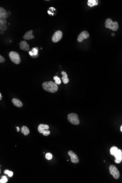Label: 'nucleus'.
<instances>
[{
	"mask_svg": "<svg viewBox=\"0 0 122 183\" xmlns=\"http://www.w3.org/2000/svg\"><path fill=\"white\" fill-rule=\"evenodd\" d=\"M68 121L73 125H78L80 124V121L77 114L75 113H71L68 114L67 116Z\"/></svg>",
	"mask_w": 122,
	"mask_h": 183,
	"instance_id": "5",
	"label": "nucleus"
},
{
	"mask_svg": "<svg viewBox=\"0 0 122 183\" xmlns=\"http://www.w3.org/2000/svg\"><path fill=\"white\" fill-rule=\"evenodd\" d=\"M4 173L5 174H8V176H9V177H12V176H13V173L12 172L8 170H5L4 172Z\"/></svg>",
	"mask_w": 122,
	"mask_h": 183,
	"instance_id": "21",
	"label": "nucleus"
},
{
	"mask_svg": "<svg viewBox=\"0 0 122 183\" xmlns=\"http://www.w3.org/2000/svg\"><path fill=\"white\" fill-rule=\"evenodd\" d=\"M68 154L70 157V160L72 163L75 164L79 163V160L77 155H76V154L72 150H70L68 152Z\"/></svg>",
	"mask_w": 122,
	"mask_h": 183,
	"instance_id": "9",
	"label": "nucleus"
},
{
	"mask_svg": "<svg viewBox=\"0 0 122 183\" xmlns=\"http://www.w3.org/2000/svg\"><path fill=\"white\" fill-rule=\"evenodd\" d=\"M2 178L0 180V183H5L7 182L8 181V179H7V177L5 176H2Z\"/></svg>",
	"mask_w": 122,
	"mask_h": 183,
	"instance_id": "22",
	"label": "nucleus"
},
{
	"mask_svg": "<svg viewBox=\"0 0 122 183\" xmlns=\"http://www.w3.org/2000/svg\"><path fill=\"white\" fill-rule=\"evenodd\" d=\"M7 28V26L5 24L0 23V30L1 31L6 30Z\"/></svg>",
	"mask_w": 122,
	"mask_h": 183,
	"instance_id": "20",
	"label": "nucleus"
},
{
	"mask_svg": "<svg viewBox=\"0 0 122 183\" xmlns=\"http://www.w3.org/2000/svg\"><path fill=\"white\" fill-rule=\"evenodd\" d=\"M21 130L22 133L24 134V136H27L30 133L29 129L27 127L25 126H23L22 127Z\"/></svg>",
	"mask_w": 122,
	"mask_h": 183,
	"instance_id": "16",
	"label": "nucleus"
},
{
	"mask_svg": "<svg viewBox=\"0 0 122 183\" xmlns=\"http://www.w3.org/2000/svg\"><path fill=\"white\" fill-rule=\"evenodd\" d=\"M37 48H33L31 51L33 52L34 55L33 56H31L34 58H38L39 56V54H38V50Z\"/></svg>",
	"mask_w": 122,
	"mask_h": 183,
	"instance_id": "18",
	"label": "nucleus"
},
{
	"mask_svg": "<svg viewBox=\"0 0 122 183\" xmlns=\"http://www.w3.org/2000/svg\"><path fill=\"white\" fill-rule=\"evenodd\" d=\"M89 33L87 31H84L80 33L78 37L77 41L79 42H81L84 39L89 38Z\"/></svg>",
	"mask_w": 122,
	"mask_h": 183,
	"instance_id": "8",
	"label": "nucleus"
},
{
	"mask_svg": "<svg viewBox=\"0 0 122 183\" xmlns=\"http://www.w3.org/2000/svg\"><path fill=\"white\" fill-rule=\"evenodd\" d=\"M9 56L11 60L16 64H18L20 62V57L18 53L15 51H11L10 52Z\"/></svg>",
	"mask_w": 122,
	"mask_h": 183,
	"instance_id": "4",
	"label": "nucleus"
},
{
	"mask_svg": "<svg viewBox=\"0 0 122 183\" xmlns=\"http://www.w3.org/2000/svg\"><path fill=\"white\" fill-rule=\"evenodd\" d=\"M16 128H17V129H18V130H17V131L19 132V131H20V129H19V128L18 127H16Z\"/></svg>",
	"mask_w": 122,
	"mask_h": 183,
	"instance_id": "30",
	"label": "nucleus"
},
{
	"mask_svg": "<svg viewBox=\"0 0 122 183\" xmlns=\"http://www.w3.org/2000/svg\"><path fill=\"white\" fill-rule=\"evenodd\" d=\"M110 154L112 156H114L115 160V162L116 164H119L122 161V151L119 149L116 146H113L110 150Z\"/></svg>",
	"mask_w": 122,
	"mask_h": 183,
	"instance_id": "2",
	"label": "nucleus"
},
{
	"mask_svg": "<svg viewBox=\"0 0 122 183\" xmlns=\"http://www.w3.org/2000/svg\"><path fill=\"white\" fill-rule=\"evenodd\" d=\"M42 87L45 91L52 93H55L58 90V86L52 81L44 82Z\"/></svg>",
	"mask_w": 122,
	"mask_h": 183,
	"instance_id": "1",
	"label": "nucleus"
},
{
	"mask_svg": "<svg viewBox=\"0 0 122 183\" xmlns=\"http://www.w3.org/2000/svg\"><path fill=\"white\" fill-rule=\"evenodd\" d=\"M29 54L31 56H33L34 55L33 52H32V51H30V52H29Z\"/></svg>",
	"mask_w": 122,
	"mask_h": 183,
	"instance_id": "27",
	"label": "nucleus"
},
{
	"mask_svg": "<svg viewBox=\"0 0 122 183\" xmlns=\"http://www.w3.org/2000/svg\"><path fill=\"white\" fill-rule=\"evenodd\" d=\"M9 16L8 12L6 10L2 7H0V18H6Z\"/></svg>",
	"mask_w": 122,
	"mask_h": 183,
	"instance_id": "13",
	"label": "nucleus"
},
{
	"mask_svg": "<svg viewBox=\"0 0 122 183\" xmlns=\"http://www.w3.org/2000/svg\"><path fill=\"white\" fill-rule=\"evenodd\" d=\"M120 131H121V132L122 133V126H121V127H120Z\"/></svg>",
	"mask_w": 122,
	"mask_h": 183,
	"instance_id": "29",
	"label": "nucleus"
},
{
	"mask_svg": "<svg viewBox=\"0 0 122 183\" xmlns=\"http://www.w3.org/2000/svg\"><path fill=\"white\" fill-rule=\"evenodd\" d=\"M8 14H9V15H10L11 14V12H10V11H8Z\"/></svg>",
	"mask_w": 122,
	"mask_h": 183,
	"instance_id": "33",
	"label": "nucleus"
},
{
	"mask_svg": "<svg viewBox=\"0 0 122 183\" xmlns=\"http://www.w3.org/2000/svg\"><path fill=\"white\" fill-rule=\"evenodd\" d=\"M98 4V0H88V4L90 7H92L94 6L97 5Z\"/></svg>",
	"mask_w": 122,
	"mask_h": 183,
	"instance_id": "17",
	"label": "nucleus"
},
{
	"mask_svg": "<svg viewBox=\"0 0 122 183\" xmlns=\"http://www.w3.org/2000/svg\"><path fill=\"white\" fill-rule=\"evenodd\" d=\"M104 162H105V160H104Z\"/></svg>",
	"mask_w": 122,
	"mask_h": 183,
	"instance_id": "34",
	"label": "nucleus"
},
{
	"mask_svg": "<svg viewBox=\"0 0 122 183\" xmlns=\"http://www.w3.org/2000/svg\"><path fill=\"white\" fill-rule=\"evenodd\" d=\"M50 131L48 130H45L42 133L43 135L46 136H48V135H50Z\"/></svg>",
	"mask_w": 122,
	"mask_h": 183,
	"instance_id": "24",
	"label": "nucleus"
},
{
	"mask_svg": "<svg viewBox=\"0 0 122 183\" xmlns=\"http://www.w3.org/2000/svg\"><path fill=\"white\" fill-rule=\"evenodd\" d=\"M105 26L106 28L112 30L113 31H117L119 28L118 23L117 21L113 22L111 19L107 18L105 20Z\"/></svg>",
	"mask_w": 122,
	"mask_h": 183,
	"instance_id": "3",
	"label": "nucleus"
},
{
	"mask_svg": "<svg viewBox=\"0 0 122 183\" xmlns=\"http://www.w3.org/2000/svg\"><path fill=\"white\" fill-rule=\"evenodd\" d=\"M2 94L1 93H0V100H1L2 99Z\"/></svg>",
	"mask_w": 122,
	"mask_h": 183,
	"instance_id": "28",
	"label": "nucleus"
},
{
	"mask_svg": "<svg viewBox=\"0 0 122 183\" xmlns=\"http://www.w3.org/2000/svg\"><path fill=\"white\" fill-rule=\"evenodd\" d=\"M109 172L111 175L113 176L115 179H118L119 178L120 173L119 171L115 166L111 165L109 168Z\"/></svg>",
	"mask_w": 122,
	"mask_h": 183,
	"instance_id": "6",
	"label": "nucleus"
},
{
	"mask_svg": "<svg viewBox=\"0 0 122 183\" xmlns=\"http://www.w3.org/2000/svg\"><path fill=\"white\" fill-rule=\"evenodd\" d=\"M7 22V20L4 18H0V23L6 24Z\"/></svg>",
	"mask_w": 122,
	"mask_h": 183,
	"instance_id": "25",
	"label": "nucleus"
},
{
	"mask_svg": "<svg viewBox=\"0 0 122 183\" xmlns=\"http://www.w3.org/2000/svg\"><path fill=\"white\" fill-rule=\"evenodd\" d=\"M20 48L22 50L28 51L30 50L29 45L27 44L26 41H22L20 42Z\"/></svg>",
	"mask_w": 122,
	"mask_h": 183,
	"instance_id": "10",
	"label": "nucleus"
},
{
	"mask_svg": "<svg viewBox=\"0 0 122 183\" xmlns=\"http://www.w3.org/2000/svg\"><path fill=\"white\" fill-rule=\"evenodd\" d=\"M61 74L62 75V77L61 78L62 80V82L64 84H68L69 82V80L68 78V75L66 73L65 71H62L61 72Z\"/></svg>",
	"mask_w": 122,
	"mask_h": 183,
	"instance_id": "15",
	"label": "nucleus"
},
{
	"mask_svg": "<svg viewBox=\"0 0 122 183\" xmlns=\"http://www.w3.org/2000/svg\"><path fill=\"white\" fill-rule=\"evenodd\" d=\"M0 33L1 34H3L4 33V32H2V31H0Z\"/></svg>",
	"mask_w": 122,
	"mask_h": 183,
	"instance_id": "31",
	"label": "nucleus"
},
{
	"mask_svg": "<svg viewBox=\"0 0 122 183\" xmlns=\"http://www.w3.org/2000/svg\"><path fill=\"white\" fill-rule=\"evenodd\" d=\"M62 32L60 30L55 32L52 36V40L53 42L56 43L60 41L62 38Z\"/></svg>",
	"mask_w": 122,
	"mask_h": 183,
	"instance_id": "7",
	"label": "nucleus"
},
{
	"mask_svg": "<svg viewBox=\"0 0 122 183\" xmlns=\"http://www.w3.org/2000/svg\"><path fill=\"white\" fill-rule=\"evenodd\" d=\"M5 61V59L1 55H0V63L4 62Z\"/></svg>",
	"mask_w": 122,
	"mask_h": 183,
	"instance_id": "26",
	"label": "nucleus"
},
{
	"mask_svg": "<svg viewBox=\"0 0 122 183\" xmlns=\"http://www.w3.org/2000/svg\"><path fill=\"white\" fill-rule=\"evenodd\" d=\"M12 102L14 106L18 108H21L23 105L22 103L20 100L16 98L12 99Z\"/></svg>",
	"mask_w": 122,
	"mask_h": 183,
	"instance_id": "14",
	"label": "nucleus"
},
{
	"mask_svg": "<svg viewBox=\"0 0 122 183\" xmlns=\"http://www.w3.org/2000/svg\"><path fill=\"white\" fill-rule=\"evenodd\" d=\"M33 30H32L28 31L25 33V34L23 36L24 39L25 40H30L34 38V36L33 35Z\"/></svg>",
	"mask_w": 122,
	"mask_h": 183,
	"instance_id": "11",
	"label": "nucleus"
},
{
	"mask_svg": "<svg viewBox=\"0 0 122 183\" xmlns=\"http://www.w3.org/2000/svg\"><path fill=\"white\" fill-rule=\"evenodd\" d=\"M49 126L46 124H40L38 127V131L40 134H42L44 132L49 129Z\"/></svg>",
	"mask_w": 122,
	"mask_h": 183,
	"instance_id": "12",
	"label": "nucleus"
},
{
	"mask_svg": "<svg viewBox=\"0 0 122 183\" xmlns=\"http://www.w3.org/2000/svg\"><path fill=\"white\" fill-rule=\"evenodd\" d=\"M54 80L55 81V83L57 85L61 84L62 82L60 78L58 77V76H55L54 77Z\"/></svg>",
	"mask_w": 122,
	"mask_h": 183,
	"instance_id": "19",
	"label": "nucleus"
},
{
	"mask_svg": "<svg viewBox=\"0 0 122 183\" xmlns=\"http://www.w3.org/2000/svg\"><path fill=\"white\" fill-rule=\"evenodd\" d=\"M52 155L50 153H47L46 155V160H52Z\"/></svg>",
	"mask_w": 122,
	"mask_h": 183,
	"instance_id": "23",
	"label": "nucleus"
},
{
	"mask_svg": "<svg viewBox=\"0 0 122 183\" xmlns=\"http://www.w3.org/2000/svg\"><path fill=\"white\" fill-rule=\"evenodd\" d=\"M115 35V34L114 33H112V36H114Z\"/></svg>",
	"mask_w": 122,
	"mask_h": 183,
	"instance_id": "32",
	"label": "nucleus"
}]
</instances>
